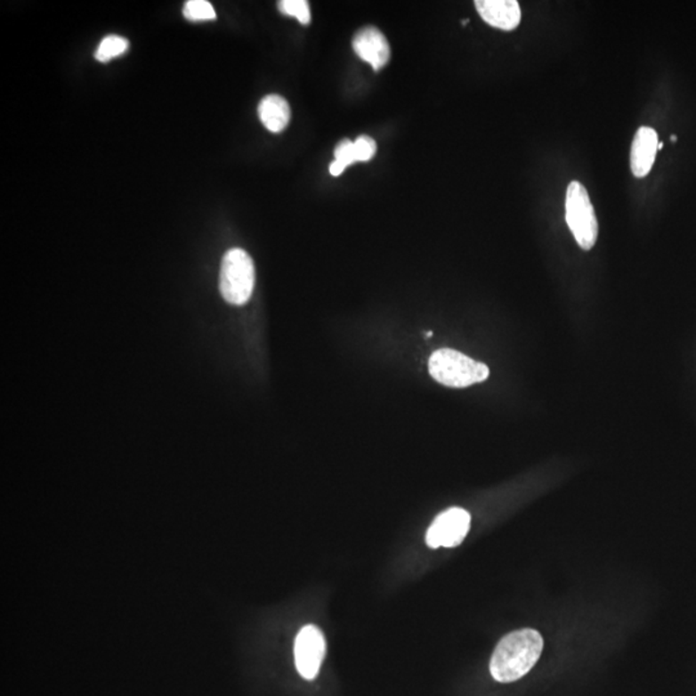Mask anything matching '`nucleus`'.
Returning a JSON list of instances; mask_svg holds the SVG:
<instances>
[{
    "label": "nucleus",
    "mask_w": 696,
    "mask_h": 696,
    "mask_svg": "<svg viewBox=\"0 0 696 696\" xmlns=\"http://www.w3.org/2000/svg\"><path fill=\"white\" fill-rule=\"evenodd\" d=\"M474 5L486 24L500 30H514L522 21V8L516 0H476Z\"/></svg>",
    "instance_id": "6e6552de"
},
{
    "label": "nucleus",
    "mask_w": 696,
    "mask_h": 696,
    "mask_svg": "<svg viewBox=\"0 0 696 696\" xmlns=\"http://www.w3.org/2000/svg\"><path fill=\"white\" fill-rule=\"evenodd\" d=\"M183 16L192 22L211 21L215 20V11L206 0H189L183 7Z\"/></svg>",
    "instance_id": "ddd939ff"
},
{
    "label": "nucleus",
    "mask_w": 696,
    "mask_h": 696,
    "mask_svg": "<svg viewBox=\"0 0 696 696\" xmlns=\"http://www.w3.org/2000/svg\"><path fill=\"white\" fill-rule=\"evenodd\" d=\"M129 48V42L123 36H108L101 40L94 57L97 61L109 62L115 57L122 56Z\"/></svg>",
    "instance_id": "f8f14e48"
},
{
    "label": "nucleus",
    "mask_w": 696,
    "mask_h": 696,
    "mask_svg": "<svg viewBox=\"0 0 696 696\" xmlns=\"http://www.w3.org/2000/svg\"><path fill=\"white\" fill-rule=\"evenodd\" d=\"M471 516L463 508L453 507L442 512L428 529L425 542L431 548L457 547L470 530Z\"/></svg>",
    "instance_id": "39448f33"
},
{
    "label": "nucleus",
    "mask_w": 696,
    "mask_h": 696,
    "mask_svg": "<svg viewBox=\"0 0 696 696\" xmlns=\"http://www.w3.org/2000/svg\"><path fill=\"white\" fill-rule=\"evenodd\" d=\"M542 635L525 628L505 635L494 650L490 673L498 683L510 684L528 675L543 651Z\"/></svg>",
    "instance_id": "f257e3e1"
},
{
    "label": "nucleus",
    "mask_w": 696,
    "mask_h": 696,
    "mask_svg": "<svg viewBox=\"0 0 696 696\" xmlns=\"http://www.w3.org/2000/svg\"><path fill=\"white\" fill-rule=\"evenodd\" d=\"M428 370L439 384L463 388L484 382L489 368L484 362L473 360L451 348H440L431 355Z\"/></svg>",
    "instance_id": "f03ea898"
},
{
    "label": "nucleus",
    "mask_w": 696,
    "mask_h": 696,
    "mask_svg": "<svg viewBox=\"0 0 696 696\" xmlns=\"http://www.w3.org/2000/svg\"><path fill=\"white\" fill-rule=\"evenodd\" d=\"M336 160L329 166L330 174L341 175L344 174V169L348 166H352L353 163H358V155H356L355 145L353 141L344 138L341 142L336 145L335 150Z\"/></svg>",
    "instance_id": "9b49d317"
},
{
    "label": "nucleus",
    "mask_w": 696,
    "mask_h": 696,
    "mask_svg": "<svg viewBox=\"0 0 696 696\" xmlns=\"http://www.w3.org/2000/svg\"><path fill=\"white\" fill-rule=\"evenodd\" d=\"M660 146L657 132L650 126H641L635 132L631 150V169L635 177L643 178L651 171Z\"/></svg>",
    "instance_id": "1a4fd4ad"
},
{
    "label": "nucleus",
    "mask_w": 696,
    "mask_h": 696,
    "mask_svg": "<svg viewBox=\"0 0 696 696\" xmlns=\"http://www.w3.org/2000/svg\"><path fill=\"white\" fill-rule=\"evenodd\" d=\"M258 117H260L262 125L266 126L270 132L280 134L289 125V103L278 94H270V96L262 99L260 105H258Z\"/></svg>",
    "instance_id": "9d476101"
},
{
    "label": "nucleus",
    "mask_w": 696,
    "mask_h": 696,
    "mask_svg": "<svg viewBox=\"0 0 696 696\" xmlns=\"http://www.w3.org/2000/svg\"><path fill=\"white\" fill-rule=\"evenodd\" d=\"M433 332H427V333H425V338H431V336H433Z\"/></svg>",
    "instance_id": "dca6fc26"
},
{
    "label": "nucleus",
    "mask_w": 696,
    "mask_h": 696,
    "mask_svg": "<svg viewBox=\"0 0 696 696\" xmlns=\"http://www.w3.org/2000/svg\"><path fill=\"white\" fill-rule=\"evenodd\" d=\"M352 45L356 54L365 62L370 63L376 71L390 61V45L384 33L374 26L359 30L353 36Z\"/></svg>",
    "instance_id": "0eeeda50"
},
{
    "label": "nucleus",
    "mask_w": 696,
    "mask_h": 696,
    "mask_svg": "<svg viewBox=\"0 0 696 696\" xmlns=\"http://www.w3.org/2000/svg\"><path fill=\"white\" fill-rule=\"evenodd\" d=\"M566 223L583 250L594 248L598 238L596 213L582 183L572 181L566 190Z\"/></svg>",
    "instance_id": "20e7f679"
},
{
    "label": "nucleus",
    "mask_w": 696,
    "mask_h": 696,
    "mask_svg": "<svg viewBox=\"0 0 696 696\" xmlns=\"http://www.w3.org/2000/svg\"><path fill=\"white\" fill-rule=\"evenodd\" d=\"M663 146H664V143L663 142H660V146H658V149L661 150V149H663Z\"/></svg>",
    "instance_id": "f3484780"
},
{
    "label": "nucleus",
    "mask_w": 696,
    "mask_h": 696,
    "mask_svg": "<svg viewBox=\"0 0 696 696\" xmlns=\"http://www.w3.org/2000/svg\"><path fill=\"white\" fill-rule=\"evenodd\" d=\"M353 145H355L356 155H358V162H369L376 155V143L372 137H358V140L353 141Z\"/></svg>",
    "instance_id": "2eb2a0df"
},
{
    "label": "nucleus",
    "mask_w": 696,
    "mask_h": 696,
    "mask_svg": "<svg viewBox=\"0 0 696 696\" xmlns=\"http://www.w3.org/2000/svg\"><path fill=\"white\" fill-rule=\"evenodd\" d=\"M255 270L246 250L230 249L221 263L220 290L224 301L234 306H243L255 290Z\"/></svg>",
    "instance_id": "7ed1b4c3"
},
{
    "label": "nucleus",
    "mask_w": 696,
    "mask_h": 696,
    "mask_svg": "<svg viewBox=\"0 0 696 696\" xmlns=\"http://www.w3.org/2000/svg\"><path fill=\"white\" fill-rule=\"evenodd\" d=\"M323 632L316 626H306L299 631L295 643V666L299 675L313 680L320 671L325 657Z\"/></svg>",
    "instance_id": "423d86ee"
},
{
    "label": "nucleus",
    "mask_w": 696,
    "mask_h": 696,
    "mask_svg": "<svg viewBox=\"0 0 696 696\" xmlns=\"http://www.w3.org/2000/svg\"><path fill=\"white\" fill-rule=\"evenodd\" d=\"M278 7L281 13L295 17L302 25H309L312 22L310 4L306 0H281Z\"/></svg>",
    "instance_id": "4468645a"
},
{
    "label": "nucleus",
    "mask_w": 696,
    "mask_h": 696,
    "mask_svg": "<svg viewBox=\"0 0 696 696\" xmlns=\"http://www.w3.org/2000/svg\"><path fill=\"white\" fill-rule=\"evenodd\" d=\"M671 140H672V142H676V140H677V137L672 136Z\"/></svg>",
    "instance_id": "a211bd4d"
}]
</instances>
